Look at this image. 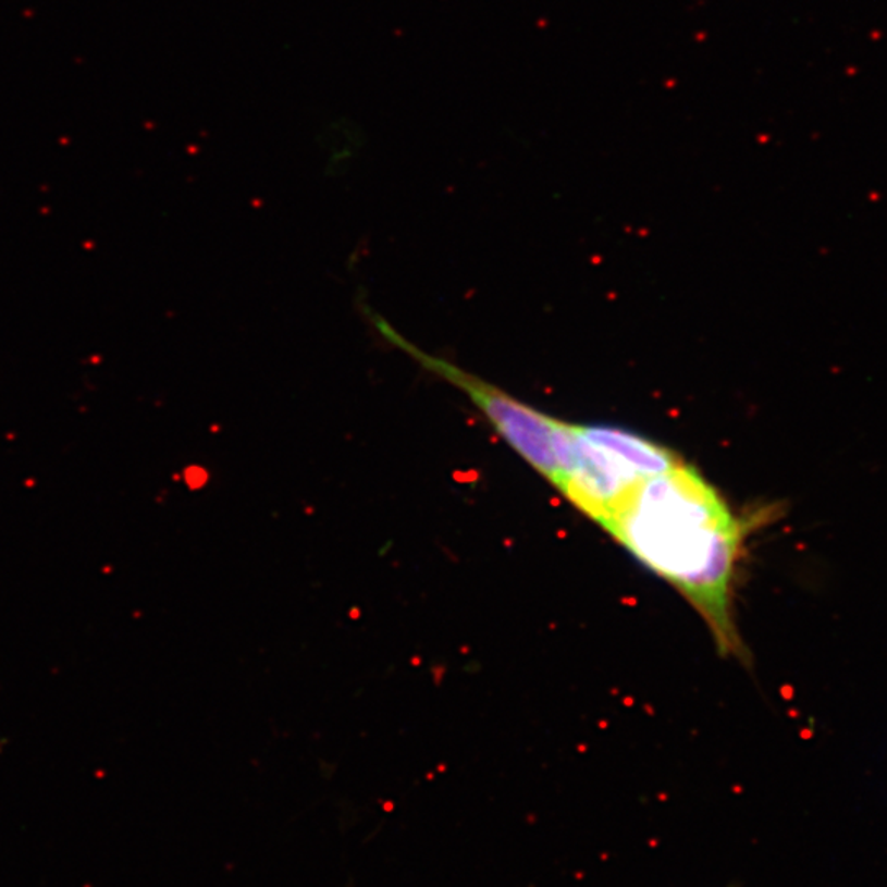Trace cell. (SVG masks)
<instances>
[{
  "instance_id": "cell-1",
  "label": "cell",
  "mask_w": 887,
  "mask_h": 887,
  "mask_svg": "<svg viewBox=\"0 0 887 887\" xmlns=\"http://www.w3.org/2000/svg\"><path fill=\"white\" fill-rule=\"evenodd\" d=\"M705 618L722 653L740 650L730 613L741 526L693 467L641 480L602 526Z\"/></svg>"
},
{
  "instance_id": "cell-2",
  "label": "cell",
  "mask_w": 887,
  "mask_h": 887,
  "mask_svg": "<svg viewBox=\"0 0 887 887\" xmlns=\"http://www.w3.org/2000/svg\"><path fill=\"white\" fill-rule=\"evenodd\" d=\"M679 463L673 451L633 432L572 424L557 489L603 526L641 480L667 472Z\"/></svg>"
},
{
  "instance_id": "cell-3",
  "label": "cell",
  "mask_w": 887,
  "mask_h": 887,
  "mask_svg": "<svg viewBox=\"0 0 887 887\" xmlns=\"http://www.w3.org/2000/svg\"><path fill=\"white\" fill-rule=\"evenodd\" d=\"M366 315L383 341L408 355L426 372L460 390L508 442L509 447L554 486L559 485L560 466L570 439V422L551 418L498 386L466 372L451 360L428 354L396 331L379 312L366 308Z\"/></svg>"
},
{
  "instance_id": "cell-4",
  "label": "cell",
  "mask_w": 887,
  "mask_h": 887,
  "mask_svg": "<svg viewBox=\"0 0 887 887\" xmlns=\"http://www.w3.org/2000/svg\"><path fill=\"white\" fill-rule=\"evenodd\" d=\"M731 887H737V886H731Z\"/></svg>"
}]
</instances>
